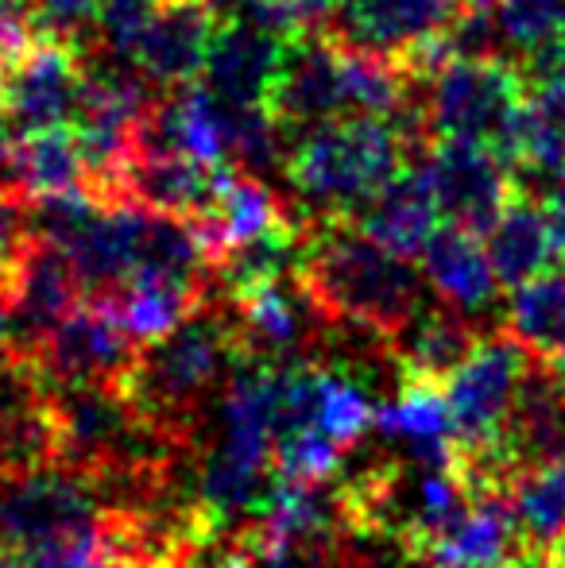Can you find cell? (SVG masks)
Instances as JSON below:
<instances>
[{
  "mask_svg": "<svg viewBox=\"0 0 565 568\" xmlns=\"http://www.w3.org/2000/svg\"><path fill=\"white\" fill-rule=\"evenodd\" d=\"M437 202L434 190H430L426 166L423 159L411 166H403L361 213H356L353 225L372 236L376 244H384L387 252L395 255H423L426 240L434 236L437 229Z\"/></svg>",
  "mask_w": 565,
  "mask_h": 568,
  "instance_id": "obj_16",
  "label": "cell"
},
{
  "mask_svg": "<svg viewBox=\"0 0 565 568\" xmlns=\"http://www.w3.org/2000/svg\"><path fill=\"white\" fill-rule=\"evenodd\" d=\"M376 410L372 395L356 379H349L345 372H333L325 367L322 383V429L341 445V449H353L372 426H376Z\"/></svg>",
  "mask_w": 565,
  "mask_h": 568,
  "instance_id": "obj_24",
  "label": "cell"
},
{
  "mask_svg": "<svg viewBox=\"0 0 565 568\" xmlns=\"http://www.w3.org/2000/svg\"><path fill=\"white\" fill-rule=\"evenodd\" d=\"M512 507L535 549H551L565 538V460L523 468L512 487Z\"/></svg>",
  "mask_w": 565,
  "mask_h": 568,
  "instance_id": "obj_22",
  "label": "cell"
},
{
  "mask_svg": "<svg viewBox=\"0 0 565 568\" xmlns=\"http://www.w3.org/2000/svg\"><path fill=\"white\" fill-rule=\"evenodd\" d=\"M538 202H543L546 221H551L554 247H558V255L565 260V179L551 182V186H546L543 194H538Z\"/></svg>",
  "mask_w": 565,
  "mask_h": 568,
  "instance_id": "obj_29",
  "label": "cell"
},
{
  "mask_svg": "<svg viewBox=\"0 0 565 568\" xmlns=\"http://www.w3.org/2000/svg\"><path fill=\"white\" fill-rule=\"evenodd\" d=\"M515 179L531 197L565 179V85H531L515 140Z\"/></svg>",
  "mask_w": 565,
  "mask_h": 568,
  "instance_id": "obj_18",
  "label": "cell"
},
{
  "mask_svg": "<svg viewBox=\"0 0 565 568\" xmlns=\"http://www.w3.org/2000/svg\"><path fill=\"white\" fill-rule=\"evenodd\" d=\"M423 166L442 221L473 236H488L507 205L523 194L515 166L484 143L430 140Z\"/></svg>",
  "mask_w": 565,
  "mask_h": 568,
  "instance_id": "obj_6",
  "label": "cell"
},
{
  "mask_svg": "<svg viewBox=\"0 0 565 568\" xmlns=\"http://www.w3.org/2000/svg\"><path fill=\"white\" fill-rule=\"evenodd\" d=\"M85 302V286L70 255L51 240H31L23 260L20 291L12 306V352L36 348L59 322Z\"/></svg>",
  "mask_w": 565,
  "mask_h": 568,
  "instance_id": "obj_13",
  "label": "cell"
},
{
  "mask_svg": "<svg viewBox=\"0 0 565 568\" xmlns=\"http://www.w3.org/2000/svg\"><path fill=\"white\" fill-rule=\"evenodd\" d=\"M423 275L445 306L461 310V314H468V317L492 310L496 291H500L488 247H481V240H476L473 232H465L457 225L434 229V236L426 240Z\"/></svg>",
  "mask_w": 565,
  "mask_h": 568,
  "instance_id": "obj_17",
  "label": "cell"
},
{
  "mask_svg": "<svg viewBox=\"0 0 565 568\" xmlns=\"http://www.w3.org/2000/svg\"><path fill=\"white\" fill-rule=\"evenodd\" d=\"M481 337L484 333L476 329L468 314H461L453 306H426L392 341L400 383H434V387H445V379L473 356Z\"/></svg>",
  "mask_w": 565,
  "mask_h": 568,
  "instance_id": "obj_15",
  "label": "cell"
},
{
  "mask_svg": "<svg viewBox=\"0 0 565 568\" xmlns=\"http://www.w3.org/2000/svg\"><path fill=\"white\" fill-rule=\"evenodd\" d=\"M465 0H337L333 36L364 51L407 59L450 28Z\"/></svg>",
  "mask_w": 565,
  "mask_h": 568,
  "instance_id": "obj_11",
  "label": "cell"
},
{
  "mask_svg": "<svg viewBox=\"0 0 565 568\" xmlns=\"http://www.w3.org/2000/svg\"><path fill=\"white\" fill-rule=\"evenodd\" d=\"M8 182L20 190L28 205L85 190V159L74 140V128H51V132L16 140Z\"/></svg>",
  "mask_w": 565,
  "mask_h": 568,
  "instance_id": "obj_20",
  "label": "cell"
},
{
  "mask_svg": "<svg viewBox=\"0 0 565 568\" xmlns=\"http://www.w3.org/2000/svg\"><path fill=\"white\" fill-rule=\"evenodd\" d=\"M286 43L291 39L249 20L221 23L205 54L202 85L229 109H268L286 59Z\"/></svg>",
  "mask_w": 565,
  "mask_h": 568,
  "instance_id": "obj_10",
  "label": "cell"
},
{
  "mask_svg": "<svg viewBox=\"0 0 565 568\" xmlns=\"http://www.w3.org/2000/svg\"><path fill=\"white\" fill-rule=\"evenodd\" d=\"M221 20L202 0H163L151 28L143 31L137 54V70L155 90H179L190 85V78L202 74L210 43L218 36Z\"/></svg>",
  "mask_w": 565,
  "mask_h": 568,
  "instance_id": "obj_12",
  "label": "cell"
},
{
  "mask_svg": "<svg viewBox=\"0 0 565 568\" xmlns=\"http://www.w3.org/2000/svg\"><path fill=\"white\" fill-rule=\"evenodd\" d=\"M496 20L512 62H527L565 36V0H496Z\"/></svg>",
  "mask_w": 565,
  "mask_h": 568,
  "instance_id": "obj_23",
  "label": "cell"
},
{
  "mask_svg": "<svg viewBox=\"0 0 565 568\" xmlns=\"http://www.w3.org/2000/svg\"><path fill=\"white\" fill-rule=\"evenodd\" d=\"M430 143L395 120L341 116L294 135L283 179L302 221H356V213Z\"/></svg>",
  "mask_w": 565,
  "mask_h": 568,
  "instance_id": "obj_3",
  "label": "cell"
},
{
  "mask_svg": "<svg viewBox=\"0 0 565 568\" xmlns=\"http://www.w3.org/2000/svg\"><path fill=\"white\" fill-rule=\"evenodd\" d=\"M543 568H565V538H562V541H554V546L546 549Z\"/></svg>",
  "mask_w": 565,
  "mask_h": 568,
  "instance_id": "obj_33",
  "label": "cell"
},
{
  "mask_svg": "<svg viewBox=\"0 0 565 568\" xmlns=\"http://www.w3.org/2000/svg\"><path fill=\"white\" fill-rule=\"evenodd\" d=\"M504 325L538 359L565 372V271H546L515 286Z\"/></svg>",
  "mask_w": 565,
  "mask_h": 568,
  "instance_id": "obj_21",
  "label": "cell"
},
{
  "mask_svg": "<svg viewBox=\"0 0 565 568\" xmlns=\"http://www.w3.org/2000/svg\"><path fill=\"white\" fill-rule=\"evenodd\" d=\"M159 8H163V0H98V36H93L90 51L132 62Z\"/></svg>",
  "mask_w": 565,
  "mask_h": 568,
  "instance_id": "obj_26",
  "label": "cell"
},
{
  "mask_svg": "<svg viewBox=\"0 0 565 568\" xmlns=\"http://www.w3.org/2000/svg\"><path fill=\"white\" fill-rule=\"evenodd\" d=\"M233 367L236 344L229 310L225 298L213 294L179 329L143 344L117 390L159 437L194 453L198 434L210 418L205 410L218 406Z\"/></svg>",
  "mask_w": 565,
  "mask_h": 568,
  "instance_id": "obj_2",
  "label": "cell"
},
{
  "mask_svg": "<svg viewBox=\"0 0 565 568\" xmlns=\"http://www.w3.org/2000/svg\"><path fill=\"white\" fill-rule=\"evenodd\" d=\"M554 255H558V247H554L543 202L531 194H519L504 210V217L496 221V229L488 232V260L500 286L515 291V286L546 275Z\"/></svg>",
  "mask_w": 565,
  "mask_h": 568,
  "instance_id": "obj_19",
  "label": "cell"
},
{
  "mask_svg": "<svg viewBox=\"0 0 565 568\" xmlns=\"http://www.w3.org/2000/svg\"><path fill=\"white\" fill-rule=\"evenodd\" d=\"M12 356V310L0 306V364H8Z\"/></svg>",
  "mask_w": 565,
  "mask_h": 568,
  "instance_id": "obj_31",
  "label": "cell"
},
{
  "mask_svg": "<svg viewBox=\"0 0 565 568\" xmlns=\"http://www.w3.org/2000/svg\"><path fill=\"white\" fill-rule=\"evenodd\" d=\"M299 283L330 329L376 333L392 344L426 310V275L353 221H306Z\"/></svg>",
  "mask_w": 565,
  "mask_h": 568,
  "instance_id": "obj_1",
  "label": "cell"
},
{
  "mask_svg": "<svg viewBox=\"0 0 565 568\" xmlns=\"http://www.w3.org/2000/svg\"><path fill=\"white\" fill-rule=\"evenodd\" d=\"M252 561H256V554H252V549L233 546V549H225V554H221L210 568H252Z\"/></svg>",
  "mask_w": 565,
  "mask_h": 568,
  "instance_id": "obj_30",
  "label": "cell"
},
{
  "mask_svg": "<svg viewBox=\"0 0 565 568\" xmlns=\"http://www.w3.org/2000/svg\"><path fill=\"white\" fill-rule=\"evenodd\" d=\"M225 171L190 155H137L124 174V202L194 225L213 210Z\"/></svg>",
  "mask_w": 565,
  "mask_h": 568,
  "instance_id": "obj_14",
  "label": "cell"
},
{
  "mask_svg": "<svg viewBox=\"0 0 565 568\" xmlns=\"http://www.w3.org/2000/svg\"><path fill=\"white\" fill-rule=\"evenodd\" d=\"M105 495L98 479L67 464H28L0 471V549L28 554L101 523Z\"/></svg>",
  "mask_w": 565,
  "mask_h": 568,
  "instance_id": "obj_5",
  "label": "cell"
},
{
  "mask_svg": "<svg viewBox=\"0 0 565 568\" xmlns=\"http://www.w3.org/2000/svg\"><path fill=\"white\" fill-rule=\"evenodd\" d=\"M82 51L54 39H39L0 78V128L12 140L51 128H70L82 101Z\"/></svg>",
  "mask_w": 565,
  "mask_h": 568,
  "instance_id": "obj_7",
  "label": "cell"
},
{
  "mask_svg": "<svg viewBox=\"0 0 565 568\" xmlns=\"http://www.w3.org/2000/svg\"><path fill=\"white\" fill-rule=\"evenodd\" d=\"M337 0H241V16L283 39L317 36L333 28Z\"/></svg>",
  "mask_w": 565,
  "mask_h": 568,
  "instance_id": "obj_27",
  "label": "cell"
},
{
  "mask_svg": "<svg viewBox=\"0 0 565 568\" xmlns=\"http://www.w3.org/2000/svg\"><path fill=\"white\" fill-rule=\"evenodd\" d=\"M527 78L512 59H450L426 78V140H465L500 151L512 163Z\"/></svg>",
  "mask_w": 565,
  "mask_h": 568,
  "instance_id": "obj_4",
  "label": "cell"
},
{
  "mask_svg": "<svg viewBox=\"0 0 565 568\" xmlns=\"http://www.w3.org/2000/svg\"><path fill=\"white\" fill-rule=\"evenodd\" d=\"M268 109L291 140L317 124L349 116L345 43L333 31L291 39Z\"/></svg>",
  "mask_w": 565,
  "mask_h": 568,
  "instance_id": "obj_9",
  "label": "cell"
},
{
  "mask_svg": "<svg viewBox=\"0 0 565 568\" xmlns=\"http://www.w3.org/2000/svg\"><path fill=\"white\" fill-rule=\"evenodd\" d=\"M202 4L210 8L221 23H229V20H236V16H241V0H202Z\"/></svg>",
  "mask_w": 565,
  "mask_h": 568,
  "instance_id": "obj_32",
  "label": "cell"
},
{
  "mask_svg": "<svg viewBox=\"0 0 565 568\" xmlns=\"http://www.w3.org/2000/svg\"><path fill=\"white\" fill-rule=\"evenodd\" d=\"M137 352L140 341L109 310L82 302L36 348L16 352V356H23L47 383H59V387H78V383L121 387L129 367L137 364Z\"/></svg>",
  "mask_w": 565,
  "mask_h": 568,
  "instance_id": "obj_8",
  "label": "cell"
},
{
  "mask_svg": "<svg viewBox=\"0 0 565 568\" xmlns=\"http://www.w3.org/2000/svg\"><path fill=\"white\" fill-rule=\"evenodd\" d=\"M36 240L31 232V205L20 197V190L8 179H0V306H16V291H20L23 260Z\"/></svg>",
  "mask_w": 565,
  "mask_h": 568,
  "instance_id": "obj_25",
  "label": "cell"
},
{
  "mask_svg": "<svg viewBox=\"0 0 565 568\" xmlns=\"http://www.w3.org/2000/svg\"><path fill=\"white\" fill-rule=\"evenodd\" d=\"M39 39L90 51L98 36V0H23Z\"/></svg>",
  "mask_w": 565,
  "mask_h": 568,
  "instance_id": "obj_28",
  "label": "cell"
}]
</instances>
